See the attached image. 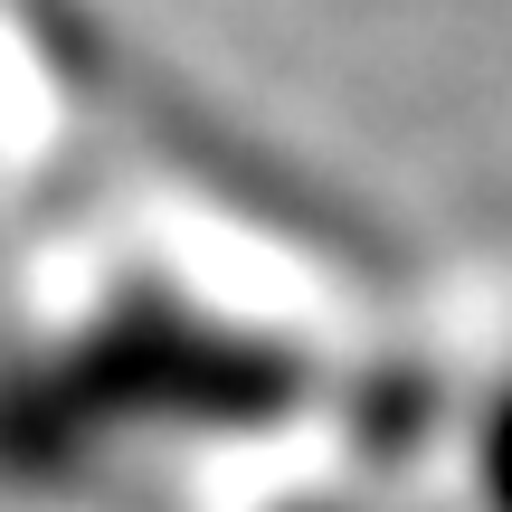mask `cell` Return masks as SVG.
Listing matches in <instances>:
<instances>
[{
    "label": "cell",
    "mask_w": 512,
    "mask_h": 512,
    "mask_svg": "<svg viewBox=\"0 0 512 512\" xmlns=\"http://www.w3.org/2000/svg\"><path fill=\"white\" fill-rule=\"evenodd\" d=\"M475 484H484V512H512V389L494 399V418L475 437Z\"/></svg>",
    "instance_id": "obj_1"
}]
</instances>
